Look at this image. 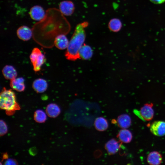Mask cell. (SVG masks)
<instances>
[{
  "label": "cell",
  "instance_id": "obj_1",
  "mask_svg": "<svg viewBox=\"0 0 165 165\" xmlns=\"http://www.w3.org/2000/svg\"><path fill=\"white\" fill-rule=\"evenodd\" d=\"M88 24V22L84 21L76 26L65 53L68 60L74 61L79 58V51L84 44L86 37L84 28Z\"/></svg>",
  "mask_w": 165,
  "mask_h": 165
},
{
  "label": "cell",
  "instance_id": "obj_2",
  "mask_svg": "<svg viewBox=\"0 0 165 165\" xmlns=\"http://www.w3.org/2000/svg\"><path fill=\"white\" fill-rule=\"evenodd\" d=\"M0 107L9 116L13 115L20 107L16 101L15 93L11 89L3 87L0 95Z\"/></svg>",
  "mask_w": 165,
  "mask_h": 165
},
{
  "label": "cell",
  "instance_id": "obj_3",
  "mask_svg": "<svg viewBox=\"0 0 165 165\" xmlns=\"http://www.w3.org/2000/svg\"><path fill=\"white\" fill-rule=\"evenodd\" d=\"M30 58L36 72L39 71L42 65L44 63L46 58L40 50L37 48H34L30 55Z\"/></svg>",
  "mask_w": 165,
  "mask_h": 165
},
{
  "label": "cell",
  "instance_id": "obj_4",
  "mask_svg": "<svg viewBox=\"0 0 165 165\" xmlns=\"http://www.w3.org/2000/svg\"><path fill=\"white\" fill-rule=\"evenodd\" d=\"M153 106L152 103L145 104L141 108L139 111H135V113L143 120L149 121L153 119L154 116Z\"/></svg>",
  "mask_w": 165,
  "mask_h": 165
},
{
  "label": "cell",
  "instance_id": "obj_5",
  "mask_svg": "<svg viewBox=\"0 0 165 165\" xmlns=\"http://www.w3.org/2000/svg\"><path fill=\"white\" fill-rule=\"evenodd\" d=\"M150 130L156 136L160 137L165 135V122L162 121L153 122L150 126Z\"/></svg>",
  "mask_w": 165,
  "mask_h": 165
},
{
  "label": "cell",
  "instance_id": "obj_6",
  "mask_svg": "<svg viewBox=\"0 0 165 165\" xmlns=\"http://www.w3.org/2000/svg\"><path fill=\"white\" fill-rule=\"evenodd\" d=\"M59 8L61 13L64 15L70 16L74 13L75 7L72 1L66 0L60 2L59 4Z\"/></svg>",
  "mask_w": 165,
  "mask_h": 165
},
{
  "label": "cell",
  "instance_id": "obj_7",
  "mask_svg": "<svg viewBox=\"0 0 165 165\" xmlns=\"http://www.w3.org/2000/svg\"><path fill=\"white\" fill-rule=\"evenodd\" d=\"M29 14L32 19L35 20L39 21L44 17L45 12L42 7L36 5L31 8Z\"/></svg>",
  "mask_w": 165,
  "mask_h": 165
},
{
  "label": "cell",
  "instance_id": "obj_8",
  "mask_svg": "<svg viewBox=\"0 0 165 165\" xmlns=\"http://www.w3.org/2000/svg\"><path fill=\"white\" fill-rule=\"evenodd\" d=\"M16 34L19 38L24 41H27L31 38L32 33L30 28L24 25L18 28L16 31Z\"/></svg>",
  "mask_w": 165,
  "mask_h": 165
},
{
  "label": "cell",
  "instance_id": "obj_9",
  "mask_svg": "<svg viewBox=\"0 0 165 165\" xmlns=\"http://www.w3.org/2000/svg\"><path fill=\"white\" fill-rule=\"evenodd\" d=\"M69 42L64 34H60L56 36L54 39V44L60 50H64L68 47Z\"/></svg>",
  "mask_w": 165,
  "mask_h": 165
},
{
  "label": "cell",
  "instance_id": "obj_10",
  "mask_svg": "<svg viewBox=\"0 0 165 165\" xmlns=\"http://www.w3.org/2000/svg\"><path fill=\"white\" fill-rule=\"evenodd\" d=\"M121 143L115 139H112L105 144V148L109 155L115 154L119 150Z\"/></svg>",
  "mask_w": 165,
  "mask_h": 165
},
{
  "label": "cell",
  "instance_id": "obj_11",
  "mask_svg": "<svg viewBox=\"0 0 165 165\" xmlns=\"http://www.w3.org/2000/svg\"><path fill=\"white\" fill-rule=\"evenodd\" d=\"M48 84L46 81L42 78L35 79L32 84V87L37 93H42L47 90Z\"/></svg>",
  "mask_w": 165,
  "mask_h": 165
},
{
  "label": "cell",
  "instance_id": "obj_12",
  "mask_svg": "<svg viewBox=\"0 0 165 165\" xmlns=\"http://www.w3.org/2000/svg\"><path fill=\"white\" fill-rule=\"evenodd\" d=\"M147 162L151 165H158L162 161V155L158 152L154 151L150 152L148 155L147 159Z\"/></svg>",
  "mask_w": 165,
  "mask_h": 165
},
{
  "label": "cell",
  "instance_id": "obj_13",
  "mask_svg": "<svg viewBox=\"0 0 165 165\" xmlns=\"http://www.w3.org/2000/svg\"><path fill=\"white\" fill-rule=\"evenodd\" d=\"M24 81L22 77L16 78L10 80V86L12 89L18 92H22L25 89Z\"/></svg>",
  "mask_w": 165,
  "mask_h": 165
},
{
  "label": "cell",
  "instance_id": "obj_14",
  "mask_svg": "<svg viewBox=\"0 0 165 165\" xmlns=\"http://www.w3.org/2000/svg\"><path fill=\"white\" fill-rule=\"evenodd\" d=\"M93 54V50L89 46L84 44L79 51V58L87 60L91 58Z\"/></svg>",
  "mask_w": 165,
  "mask_h": 165
},
{
  "label": "cell",
  "instance_id": "obj_15",
  "mask_svg": "<svg viewBox=\"0 0 165 165\" xmlns=\"http://www.w3.org/2000/svg\"><path fill=\"white\" fill-rule=\"evenodd\" d=\"M2 73L6 79L10 80L16 78L17 76L16 70L11 65H6L2 70Z\"/></svg>",
  "mask_w": 165,
  "mask_h": 165
},
{
  "label": "cell",
  "instance_id": "obj_16",
  "mask_svg": "<svg viewBox=\"0 0 165 165\" xmlns=\"http://www.w3.org/2000/svg\"><path fill=\"white\" fill-rule=\"evenodd\" d=\"M117 122L119 127L123 129H126L130 126L131 120L130 117L128 115L123 114L118 117Z\"/></svg>",
  "mask_w": 165,
  "mask_h": 165
},
{
  "label": "cell",
  "instance_id": "obj_17",
  "mask_svg": "<svg viewBox=\"0 0 165 165\" xmlns=\"http://www.w3.org/2000/svg\"><path fill=\"white\" fill-rule=\"evenodd\" d=\"M46 111L47 115L51 118L56 117L61 112L60 108L54 103H51L48 105Z\"/></svg>",
  "mask_w": 165,
  "mask_h": 165
},
{
  "label": "cell",
  "instance_id": "obj_18",
  "mask_svg": "<svg viewBox=\"0 0 165 165\" xmlns=\"http://www.w3.org/2000/svg\"><path fill=\"white\" fill-rule=\"evenodd\" d=\"M117 137L120 141L124 143L130 142L132 138V135L131 132L128 130L123 129L120 130Z\"/></svg>",
  "mask_w": 165,
  "mask_h": 165
},
{
  "label": "cell",
  "instance_id": "obj_19",
  "mask_svg": "<svg viewBox=\"0 0 165 165\" xmlns=\"http://www.w3.org/2000/svg\"><path fill=\"white\" fill-rule=\"evenodd\" d=\"M94 126L97 130L104 131L108 128V125L107 121L105 119L100 117L97 118L95 119Z\"/></svg>",
  "mask_w": 165,
  "mask_h": 165
},
{
  "label": "cell",
  "instance_id": "obj_20",
  "mask_svg": "<svg viewBox=\"0 0 165 165\" xmlns=\"http://www.w3.org/2000/svg\"><path fill=\"white\" fill-rule=\"evenodd\" d=\"M122 23L120 20L118 18L111 19L109 22L108 27L109 29L113 32L119 31L122 27Z\"/></svg>",
  "mask_w": 165,
  "mask_h": 165
},
{
  "label": "cell",
  "instance_id": "obj_21",
  "mask_svg": "<svg viewBox=\"0 0 165 165\" xmlns=\"http://www.w3.org/2000/svg\"><path fill=\"white\" fill-rule=\"evenodd\" d=\"M34 117L35 120L38 123H44L47 119L46 113L43 110L41 109H38L35 111Z\"/></svg>",
  "mask_w": 165,
  "mask_h": 165
},
{
  "label": "cell",
  "instance_id": "obj_22",
  "mask_svg": "<svg viewBox=\"0 0 165 165\" xmlns=\"http://www.w3.org/2000/svg\"><path fill=\"white\" fill-rule=\"evenodd\" d=\"M0 134L1 136L6 134L8 131V128L6 123L2 120L0 121Z\"/></svg>",
  "mask_w": 165,
  "mask_h": 165
},
{
  "label": "cell",
  "instance_id": "obj_23",
  "mask_svg": "<svg viewBox=\"0 0 165 165\" xmlns=\"http://www.w3.org/2000/svg\"><path fill=\"white\" fill-rule=\"evenodd\" d=\"M5 163V164L7 165H16L17 164L16 161L12 159H8Z\"/></svg>",
  "mask_w": 165,
  "mask_h": 165
},
{
  "label": "cell",
  "instance_id": "obj_24",
  "mask_svg": "<svg viewBox=\"0 0 165 165\" xmlns=\"http://www.w3.org/2000/svg\"><path fill=\"white\" fill-rule=\"evenodd\" d=\"M152 3L156 4H160L163 3L165 0H150Z\"/></svg>",
  "mask_w": 165,
  "mask_h": 165
},
{
  "label": "cell",
  "instance_id": "obj_25",
  "mask_svg": "<svg viewBox=\"0 0 165 165\" xmlns=\"http://www.w3.org/2000/svg\"><path fill=\"white\" fill-rule=\"evenodd\" d=\"M7 154L6 153L4 154L3 156V158L4 159H6L8 158Z\"/></svg>",
  "mask_w": 165,
  "mask_h": 165
}]
</instances>
